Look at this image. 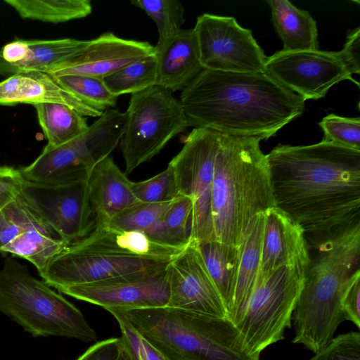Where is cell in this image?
<instances>
[{
	"label": "cell",
	"mask_w": 360,
	"mask_h": 360,
	"mask_svg": "<svg viewBox=\"0 0 360 360\" xmlns=\"http://www.w3.org/2000/svg\"><path fill=\"white\" fill-rule=\"evenodd\" d=\"M266 158L274 206L302 228L309 250L360 226V150L323 140Z\"/></svg>",
	"instance_id": "1"
},
{
	"label": "cell",
	"mask_w": 360,
	"mask_h": 360,
	"mask_svg": "<svg viewBox=\"0 0 360 360\" xmlns=\"http://www.w3.org/2000/svg\"><path fill=\"white\" fill-rule=\"evenodd\" d=\"M188 127L268 140L299 117L304 101L266 72L203 69L181 92Z\"/></svg>",
	"instance_id": "2"
},
{
	"label": "cell",
	"mask_w": 360,
	"mask_h": 360,
	"mask_svg": "<svg viewBox=\"0 0 360 360\" xmlns=\"http://www.w3.org/2000/svg\"><path fill=\"white\" fill-rule=\"evenodd\" d=\"M260 139L220 132L212 190L215 239L239 246L251 219L274 207Z\"/></svg>",
	"instance_id": "3"
},
{
	"label": "cell",
	"mask_w": 360,
	"mask_h": 360,
	"mask_svg": "<svg viewBox=\"0 0 360 360\" xmlns=\"http://www.w3.org/2000/svg\"><path fill=\"white\" fill-rule=\"evenodd\" d=\"M292 313L294 343L317 352L333 338L345 321L342 299L360 264V226L314 249Z\"/></svg>",
	"instance_id": "4"
},
{
	"label": "cell",
	"mask_w": 360,
	"mask_h": 360,
	"mask_svg": "<svg viewBox=\"0 0 360 360\" xmlns=\"http://www.w3.org/2000/svg\"><path fill=\"white\" fill-rule=\"evenodd\" d=\"M106 311L123 316L166 360H259L229 317L168 307Z\"/></svg>",
	"instance_id": "5"
},
{
	"label": "cell",
	"mask_w": 360,
	"mask_h": 360,
	"mask_svg": "<svg viewBox=\"0 0 360 360\" xmlns=\"http://www.w3.org/2000/svg\"><path fill=\"white\" fill-rule=\"evenodd\" d=\"M50 287L6 257L0 270V311L35 338L96 341V333L80 310Z\"/></svg>",
	"instance_id": "6"
},
{
	"label": "cell",
	"mask_w": 360,
	"mask_h": 360,
	"mask_svg": "<svg viewBox=\"0 0 360 360\" xmlns=\"http://www.w3.org/2000/svg\"><path fill=\"white\" fill-rule=\"evenodd\" d=\"M120 141L125 174L150 160L188 127L181 103L158 85L131 94Z\"/></svg>",
	"instance_id": "7"
},
{
	"label": "cell",
	"mask_w": 360,
	"mask_h": 360,
	"mask_svg": "<svg viewBox=\"0 0 360 360\" xmlns=\"http://www.w3.org/2000/svg\"><path fill=\"white\" fill-rule=\"evenodd\" d=\"M126 120V112L107 109L78 137L57 146L47 144L30 165L19 169L22 177L36 182L88 177L94 166L119 144Z\"/></svg>",
	"instance_id": "8"
},
{
	"label": "cell",
	"mask_w": 360,
	"mask_h": 360,
	"mask_svg": "<svg viewBox=\"0 0 360 360\" xmlns=\"http://www.w3.org/2000/svg\"><path fill=\"white\" fill-rule=\"evenodd\" d=\"M172 260L129 253L90 233L67 245L51 259L41 277L58 290L165 267Z\"/></svg>",
	"instance_id": "9"
},
{
	"label": "cell",
	"mask_w": 360,
	"mask_h": 360,
	"mask_svg": "<svg viewBox=\"0 0 360 360\" xmlns=\"http://www.w3.org/2000/svg\"><path fill=\"white\" fill-rule=\"evenodd\" d=\"M305 268L283 266L258 276L245 311L236 325L256 354L284 338L304 283Z\"/></svg>",
	"instance_id": "10"
},
{
	"label": "cell",
	"mask_w": 360,
	"mask_h": 360,
	"mask_svg": "<svg viewBox=\"0 0 360 360\" xmlns=\"http://www.w3.org/2000/svg\"><path fill=\"white\" fill-rule=\"evenodd\" d=\"M220 132L193 128L169 162L179 195L193 202L191 241L215 240L212 216L214 162Z\"/></svg>",
	"instance_id": "11"
},
{
	"label": "cell",
	"mask_w": 360,
	"mask_h": 360,
	"mask_svg": "<svg viewBox=\"0 0 360 360\" xmlns=\"http://www.w3.org/2000/svg\"><path fill=\"white\" fill-rule=\"evenodd\" d=\"M87 179L36 182L22 177L20 193L41 219L71 243L86 236L96 225Z\"/></svg>",
	"instance_id": "12"
},
{
	"label": "cell",
	"mask_w": 360,
	"mask_h": 360,
	"mask_svg": "<svg viewBox=\"0 0 360 360\" xmlns=\"http://www.w3.org/2000/svg\"><path fill=\"white\" fill-rule=\"evenodd\" d=\"M193 30L204 69L265 72L267 56L252 31L241 27L233 17L204 13L198 17Z\"/></svg>",
	"instance_id": "13"
},
{
	"label": "cell",
	"mask_w": 360,
	"mask_h": 360,
	"mask_svg": "<svg viewBox=\"0 0 360 360\" xmlns=\"http://www.w3.org/2000/svg\"><path fill=\"white\" fill-rule=\"evenodd\" d=\"M264 72L304 101L324 97L334 84L345 79L359 84L341 51L281 50L267 57Z\"/></svg>",
	"instance_id": "14"
},
{
	"label": "cell",
	"mask_w": 360,
	"mask_h": 360,
	"mask_svg": "<svg viewBox=\"0 0 360 360\" xmlns=\"http://www.w3.org/2000/svg\"><path fill=\"white\" fill-rule=\"evenodd\" d=\"M167 266L58 290L105 310L164 307L170 295Z\"/></svg>",
	"instance_id": "15"
},
{
	"label": "cell",
	"mask_w": 360,
	"mask_h": 360,
	"mask_svg": "<svg viewBox=\"0 0 360 360\" xmlns=\"http://www.w3.org/2000/svg\"><path fill=\"white\" fill-rule=\"evenodd\" d=\"M168 307L220 318L229 317L195 241L169 262Z\"/></svg>",
	"instance_id": "16"
},
{
	"label": "cell",
	"mask_w": 360,
	"mask_h": 360,
	"mask_svg": "<svg viewBox=\"0 0 360 360\" xmlns=\"http://www.w3.org/2000/svg\"><path fill=\"white\" fill-rule=\"evenodd\" d=\"M155 54L147 41L126 39L105 32L89 40L77 56L48 72L51 76L79 75L104 79L125 65Z\"/></svg>",
	"instance_id": "17"
},
{
	"label": "cell",
	"mask_w": 360,
	"mask_h": 360,
	"mask_svg": "<svg viewBox=\"0 0 360 360\" xmlns=\"http://www.w3.org/2000/svg\"><path fill=\"white\" fill-rule=\"evenodd\" d=\"M258 276L283 266L307 269L309 251L302 228L275 206L264 212Z\"/></svg>",
	"instance_id": "18"
},
{
	"label": "cell",
	"mask_w": 360,
	"mask_h": 360,
	"mask_svg": "<svg viewBox=\"0 0 360 360\" xmlns=\"http://www.w3.org/2000/svg\"><path fill=\"white\" fill-rule=\"evenodd\" d=\"M89 41L72 38L15 39L0 51V75L11 76L25 72L48 73L81 53Z\"/></svg>",
	"instance_id": "19"
},
{
	"label": "cell",
	"mask_w": 360,
	"mask_h": 360,
	"mask_svg": "<svg viewBox=\"0 0 360 360\" xmlns=\"http://www.w3.org/2000/svg\"><path fill=\"white\" fill-rule=\"evenodd\" d=\"M44 103L66 105L85 117H99L103 114L64 89L46 72H20L0 82V105L27 103L34 105Z\"/></svg>",
	"instance_id": "20"
},
{
	"label": "cell",
	"mask_w": 360,
	"mask_h": 360,
	"mask_svg": "<svg viewBox=\"0 0 360 360\" xmlns=\"http://www.w3.org/2000/svg\"><path fill=\"white\" fill-rule=\"evenodd\" d=\"M131 184L111 155L94 166L88 176L87 187L95 226L106 225L118 214L139 202Z\"/></svg>",
	"instance_id": "21"
},
{
	"label": "cell",
	"mask_w": 360,
	"mask_h": 360,
	"mask_svg": "<svg viewBox=\"0 0 360 360\" xmlns=\"http://www.w3.org/2000/svg\"><path fill=\"white\" fill-rule=\"evenodd\" d=\"M155 56L157 85L172 93L183 91L204 69L193 28H182Z\"/></svg>",
	"instance_id": "22"
},
{
	"label": "cell",
	"mask_w": 360,
	"mask_h": 360,
	"mask_svg": "<svg viewBox=\"0 0 360 360\" xmlns=\"http://www.w3.org/2000/svg\"><path fill=\"white\" fill-rule=\"evenodd\" d=\"M264 212L250 221L239 245L240 257L233 303L229 318L237 325L246 309L259 271L264 230Z\"/></svg>",
	"instance_id": "23"
},
{
	"label": "cell",
	"mask_w": 360,
	"mask_h": 360,
	"mask_svg": "<svg viewBox=\"0 0 360 360\" xmlns=\"http://www.w3.org/2000/svg\"><path fill=\"white\" fill-rule=\"evenodd\" d=\"M68 244L34 212L25 230L4 247L0 254L28 260L41 276L51 259Z\"/></svg>",
	"instance_id": "24"
},
{
	"label": "cell",
	"mask_w": 360,
	"mask_h": 360,
	"mask_svg": "<svg viewBox=\"0 0 360 360\" xmlns=\"http://www.w3.org/2000/svg\"><path fill=\"white\" fill-rule=\"evenodd\" d=\"M271 20L286 51L319 49L316 22L310 13L288 0H268Z\"/></svg>",
	"instance_id": "25"
},
{
	"label": "cell",
	"mask_w": 360,
	"mask_h": 360,
	"mask_svg": "<svg viewBox=\"0 0 360 360\" xmlns=\"http://www.w3.org/2000/svg\"><path fill=\"white\" fill-rule=\"evenodd\" d=\"M195 243L229 315L236 284L239 247L216 239Z\"/></svg>",
	"instance_id": "26"
},
{
	"label": "cell",
	"mask_w": 360,
	"mask_h": 360,
	"mask_svg": "<svg viewBox=\"0 0 360 360\" xmlns=\"http://www.w3.org/2000/svg\"><path fill=\"white\" fill-rule=\"evenodd\" d=\"M34 107L49 146H57L69 142L84 133L89 127L85 116L66 105L44 103Z\"/></svg>",
	"instance_id": "27"
},
{
	"label": "cell",
	"mask_w": 360,
	"mask_h": 360,
	"mask_svg": "<svg viewBox=\"0 0 360 360\" xmlns=\"http://www.w3.org/2000/svg\"><path fill=\"white\" fill-rule=\"evenodd\" d=\"M25 19L59 23L88 16L92 11L89 0H6Z\"/></svg>",
	"instance_id": "28"
},
{
	"label": "cell",
	"mask_w": 360,
	"mask_h": 360,
	"mask_svg": "<svg viewBox=\"0 0 360 360\" xmlns=\"http://www.w3.org/2000/svg\"><path fill=\"white\" fill-rule=\"evenodd\" d=\"M99 239L129 253L173 259L184 250L160 243L139 231H118L96 226L91 232Z\"/></svg>",
	"instance_id": "29"
},
{
	"label": "cell",
	"mask_w": 360,
	"mask_h": 360,
	"mask_svg": "<svg viewBox=\"0 0 360 360\" xmlns=\"http://www.w3.org/2000/svg\"><path fill=\"white\" fill-rule=\"evenodd\" d=\"M116 96L135 94L157 85L158 62L155 54L129 63L103 79Z\"/></svg>",
	"instance_id": "30"
},
{
	"label": "cell",
	"mask_w": 360,
	"mask_h": 360,
	"mask_svg": "<svg viewBox=\"0 0 360 360\" xmlns=\"http://www.w3.org/2000/svg\"><path fill=\"white\" fill-rule=\"evenodd\" d=\"M131 4L143 10L155 22L159 35L155 53L162 50L182 29L184 8L179 1L134 0Z\"/></svg>",
	"instance_id": "31"
},
{
	"label": "cell",
	"mask_w": 360,
	"mask_h": 360,
	"mask_svg": "<svg viewBox=\"0 0 360 360\" xmlns=\"http://www.w3.org/2000/svg\"><path fill=\"white\" fill-rule=\"evenodd\" d=\"M193 202L186 195L174 198L165 212L158 231V242L184 249L191 242Z\"/></svg>",
	"instance_id": "32"
},
{
	"label": "cell",
	"mask_w": 360,
	"mask_h": 360,
	"mask_svg": "<svg viewBox=\"0 0 360 360\" xmlns=\"http://www.w3.org/2000/svg\"><path fill=\"white\" fill-rule=\"evenodd\" d=\"M51 77L64 89L99 112L116 105L118 97L109 90L103 79L79 75Z\"/></svg>",
	"instance_id": "33"
},
{
	"label": "cell",
	"mask_w": 360,
	"mask_h": 360,
	"mask_svg": "<svg viewBox=\"0 0 360 360\" xmlns=\"http://www.w3.org/2000/svg\"><path fill=\"white\" fill-rule=\"evenodd\" d=\"M173 199L161 202H139L113 217L106 225L118 231H139L150 238L161 224Z\"/></svg>",
	"instance_id": "34"
},
{
	"label": "cell",
	"mask_w": 360,
	"mask_h": 360,
	"mask_svg": "<svg viewBox=\"0 0 360 360\" xmlns=\"http://www.w3.org/2000/svg\"><path fill=\"white\" fill-rule=\"evenodd\" d=\"M34 215L20 192L0 210V251L25 230Z\"/></svg>",
	"instance_id": "35"
},
{
	"label": "cell",
	"mask_w": 360,
	"mask_h": 360,
	"mask_svg": "<svg viewBox=\"0 0 360 360\" xmlns=\"http://www.w3.org/2000/svg\"><path fill=\"white\" fill-rule=\"evenodd\" d=\"M131 189L141 202H161L176 198L179 193L172 169H167L146 180L132 182Z\"/></svg>",
	"instance_id": "36"
},
{
	"label": "cell",
	"mask_w": 360,
	"mask_h": 360,
	"mask_svg": "<svg viewBox=\"0 0 360 360\" xmlns=\"http://www.w3.org/2000/svg\"><path fill=\"white\" fill-rule=\"evenodd\" d=\"M324 133L323 141L360 150V118L344 117L334 114L319 122Z\"/></svg>",
	"instance_id": "37"
},
{
	"label": "cell",
	"mask_w": 360,
	"mask_h": 360,
	"mask_svg": "<svg viewBox=\"0 0 360 360\" xmlns=\"http://www.w3.org/2000/svg\"><path fill=\"white\" fill-rule=\"evenodd\" d=\"M110 313L118 323L121 331V342L131 360H166L123 316L116 312Z\"/></svg>",
	"instance_id": "38"
},
{
	"label": "cell",
	"mask_w": 360,
	"mask_h": 360,
	"mask_svg": "<svg viewBox=\"0 0 360 360\" xmlns=\"http://www.w3.org/2000/svg\"><path fill=\"white\" fill-rule=\"evenodd\" d=\"M314 354L309 360H360V333L340 334Z\"/></svg>",
	"instance_id": "39"
},
{
	"label": "cell",
	"mask_w": 360,
	"mask_h": 360,
	"mask_svg": "<svg viewBox=\"0 0 360 360\" xmlns=\"http://www.w3.org/2000/svg\"><path fill=\"white\" fill-rule=\"evenodd\" d=\"M342 309L345 320L360 328V269L349 278L343 292Z\"/></svg>",
	"instance_id": "40"
},
{
	"label": "cell",
	"mask_w": 360,
	"mask_h": 360,
	"mask_svg": "<svg viewBox=\"0 0 360 360\" xmlns=\"http://www.w3.org/2000/svg\"><path fill=\"white\" fill-rule=\"evenodd\" d=\"M21 180L19 169L0 166V210L18 195Z\"/></svg>",
	"instance_id": "41"
},
{
	"label": "cell",
	"mask_w": 360,
	"mask_h": 360,
	"mask_svg": "<svg viewBox=\"0 0 360 360\" xmlns=\"http://www.w3.org/2000/svg\"><path fill=\"white\" fill-rule=\"evenodd\" d=\"M121 346L120 338H110L96 342L76 360H116Z\"/></svg>",
	"instance_id": "42"
},
{
	"label": "cell",
	"mask_w": 360,
	"mask_h": 360,
	"mask_svg": "<svg viewBox=\"0 0 360 360\" xmlns=\"http://www.w3.org/2000/svg\"><path fill=\"white\" fill-rule=\"evenodd\" d=\"M341 52L352 74L360 73V27L349 30Z\"/></svg>",
	"instance_id": "43"
},
{
	"label": "cell",
	"mask_w": 360,
	"mask_h": 360,
	"mask_svg": "<svg viewBox=\"0 0 360 360\" xmlns=\"http://www.w3.org/2000/svg\"><path fill=\"white\" fill-rule=\"evenodd\" d=\"M116 360H131L127 350L122 345V342H121L119 354H118V356Z\"/></svg>",
	"instance_id": "44"
}]
</instances>
